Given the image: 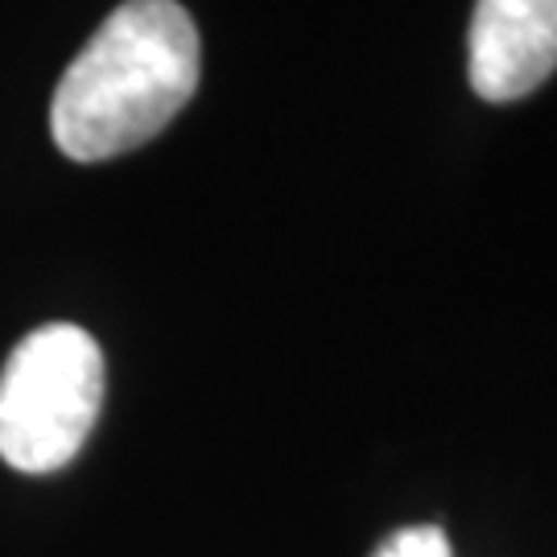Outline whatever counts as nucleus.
Returning a JSON list of instances; mask_svg holds the SVG:
<instances>
[{
	"mask_svg": "<svg viewBox=\"0 0 557 557\" xmlns=\"http://www.w3.org/2000/svg\"><path fill=\"white\" fill-rule=\"evenodd\" d=\"M199 75V29L178 0H124L54 87V145L71 161L120 158L178 116Z\"/></svg>",
	"mask_w": 557,
	"mask_h": 557,
	"instance_id": "nucleus-1",
	"label": "nucleus"
},
{
	"mask_svg": "<svg viewBox=\"0 0 557 557\" xmlns=\"http://www.w3.org/2000/svg\"><path fill=\"white\" fill-rule=\"evenodd\" d=\"M372 557H450V541L438 524H409L380 541Z\"/></svg>",
	"mask_w": 557,
	"mask_h": 557,
	"instance_id": "nucleus-4",
	"label": "nucleus"
},
{
	"mask_svg": "<svg viewBox=\"0 0 557 557\" xmlns=\"http://www.w3.org/2000/svg\"><path fill=\"white\" fill-rule=\"evenodd\" d=\"M103 409V351L75 322H50L0 372V458L46 475L83 450Z\"/></svg>",
	"mask_w": 557,
	"mask_h": 557,
	"instance_id": "nucleus-2",
	"label": "nucleus"
},
{
	"mask_svg": "<svg viewBox=\"0 0 557 557\" xmlns=\"http://www.w3.org/2000/svg\"><path fill=\"white\" fill-rule=\"evenodd\" d=\"M557 71V0H475L467 79L479 100L512 103Z\"/></svg>",
	"mask_w": 557,
	"mask_h": 557,
	"instance_id": "nucleus-3",
	"label": "nucleus"
}]
</instances>
